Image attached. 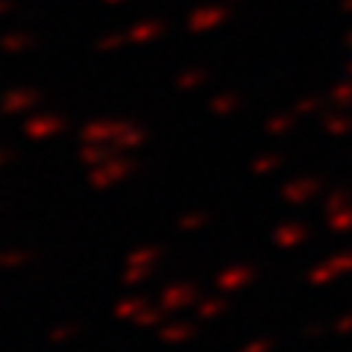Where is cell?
<instances>
[{
  "label": "cell",
  "mask_w": 352,
  "mask_h": 352,
  "mask_svg": "<svg viewBox=\"0 0 352 352\" xmlns=\"http://www.w3.org/2000/svg\"><path fill=\"white\" fill-rule=\"evenodd\" d=\"M197 311H200V317H206V320H208V317H220L226 311V302L223 300H206L200 308H197Z\"/></svg>",
  "instance_id": "obj_2"
},
{
  "label": "cell",
  "mask_w": 352,
  "mask_h": 352,
  "mask_svg": "<svg viewBox=\"0 0 352 352\" xmlns=\"http://www.w3.org/2000/svg\"><path fill=\"white\" fill-rule=\"evenodd\" d=\"M267 349H270V344H267V340H256V344L244 346V352H267Z\"/></svg>",
  "instance_id": "obj_4"
},
{
  "label": "cell",
  "mask_w": 352,
  "mask_h": 352,
  "mask_svg": "<svg viewBox=\"0 0 352 352\" xmlns=\"http://www.w3.org/2000/svg\"><path fill=\"white\" fill-rule=\"evenodd\" d=\"M191 335H194V326H185V323H176V326L162 329V340H168V344H176V340H188Z\"/></svg>",
  "instance_id": "obj_1"
},
{
  "label": "cell",
  "mask_w": 352,
  "mask_h": 352,
  "mask_svg": "<svg viewBox=\"0 0 352 352\" xmlns=\"http://www.w3.org/2000/svg\"><path fill=\"white\" fill-rule=\"evenodd\" d=\"M335 332H338V335H349V332H352V311L344 314V317H340V320L335 323Z\"/></svg>",
  "instance_id": "obj_3"
}]
</instances>
